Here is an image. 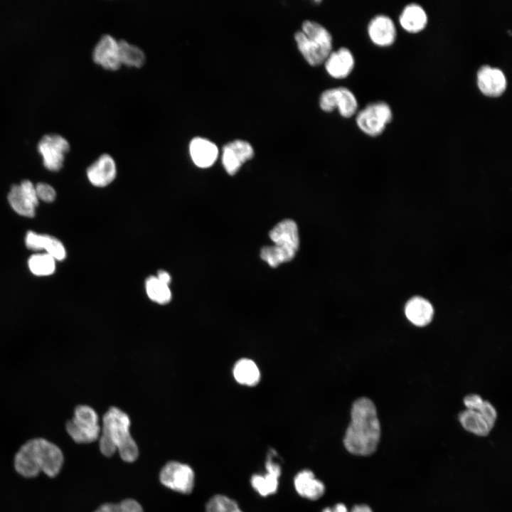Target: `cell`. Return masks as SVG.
Wrapping results in <instances>:
<instances>
[{
	"instance_id": "6da1fadb",
	"label": "cell",
	"mask_w": 512,
	"mask_h": 512,
	"mask_svg": "<svg viewBox=\"0 0 512 512\" xmlns=\"http://www.w3.org/2000/svg\"><path fill=\"white\" fill-rule=\"evenodd\" d=\"M380 434V424L373 402L366 397L355 400L351 410V422L343 438L346 449L357 456L371 455L377 449Z\"/></svg>"
},
{
	"instance_id": "7a4b0ae2",
	"label": "cell",
	"mask_w": 512,
	"mask_h": 512,
	"mask_svg": "<svg viewBox=\"0 0 512 512\" xmlns=\"http://www.w3.org/2000/svg\"><path fill=\"white\" fill-rule=\"evenodd\" d=\"M61 449L43 438H33L24 443L14 457L17 473L26 478L43 472L49 477L57 476L63 464Z\"/></svg>"
},
{
	"instance_id": "3957f363",
	"label": "cell",
	"mask_w": 512,
	"mask_h": 512,
	"mask_svg": "<svg viewBox=\"0 0 512 512\" xmlns=\"http://www.w3.org/2000/svg\"><path fill=\"white\" fill-rule=\"evenodd\" d=\"M130 419L122 410L110 407L104 415L99 437L101 453L107 457L117 452L126 462H134L139 456V448L132 438L129 428Z\"/></svg>"
},
{
	"instance_id": "277c9868",
	"label": "cell",
	"mask_w": 512,
	"mask_h": 512,
	"mask_svg": "<svg viewBox=\"0 0 512 512\" xmlns=\"http://www.w3.org/2000/svg\"><path fill=\"white\" fill-rule=\"evenodd\" d=\"M297 47L306 63L318 66L333 50V38L322 24L312 20H305L302 29L294 34Z\"/></svg>"
},
{
	"instance_id": "5b68a950",
	"label": "cell",
	"mask_w": 512,
	"mask_h": 512,
	"mask_svg": "<svg viewBox=\"0 0 512 512\" xmlns=\"http://www.w3.org/2000/svg\"><path fill=\"white\" fill-rule=\"evenodd\" d=\"M464 403L466 409L458 415L463 428L477 436L488 435L496 420L497 412L495 407L477 394L465 396Z\"/></svg>"
},
{
	"instance_id": "8992f818",
	"label": "cell",
	"mask_w": 512,
	"mask_h": 512,
	"mask_svg": "<svg viewBox=\"0 0 512 512\" xmlns=\"http://www.w3.org/2000/svg\"><path fill=\"white\" fill-rule=\"evenodd\" d=\"M69 436L77 443L89 444L99 439L101 427L95 410L88 405L75 407L73 418L65 425Z\"/></svg>"
},
{
	"instance_id": "52a82bcc",
	"label": "cell",
	"mask_w": 512,
	"mask_h": 512,
	"mask_svg": "<svg viewBox=\"0 0 512 512\" xmlns=\"http://www.w3.org/2000/svg\"><path fill=\"white\" fill-rule=\"evenodd\" d=\"M393 117L390 106L385 102L369 103L357 112L356 122L358 129L368 136L376 137L383 133Z\"/></svg>"
},
{
	"instance_id": "ba28073f",
	"label": "cell",
	"mask_w": 512,
	"mask_h": 512,
	"mask_svg": "<svg viewBox=\"0 0 512 512\" xmlns=\"http://www.w3.org/2000/svg\"><path fill=\"white\" fill-rule=\"evenodd\" d=\"M320 109L325 112L337 110L344 118H350L357 113L358 104L354 93L348 87H336L324 90L319 98Z\"/></svg>"
},
{
	"instance_id": "9c48e42d",
	"label": "cell",
	"mask_w": 512,
	"mask_h": 512,
	"mask_svg": "<svg viewBox=\"0 0 512 512\" xmlns=\"http://www.w3.org/2000/svg\"><path fill=\"white\" fill-rule=\"evenodd\" d=\"M159 480L164 486L173 491L188 494L193 489L195 474L189 465L171 461L161 469Z\"/></svg>"
},
{
	"instance_id": "30bf717a",
	"label": "cell",
	"mask_w": 512,
	"mask_h": 512,
	"mask_svg": "<svg viewBox=\"0 0 512 512\" xmlns=\"http://www.w3.org/2000/svg\"><path fill=\"white\" fill-rule=\"evenodd\" d=\"M68 140L58 134L44 135L38 142V150L45 167L49 171H59L63 164L65 154L69 151Z\"/></svg>"
},
{
	"instance_id": "8fae6325",
	"label": "cell",
	"mask_w": 512,
	"mask_h": 512,
	"mask_svg": "<svg viewBox=\"0 0 512 512\" xmlns=\"http://www.w3.org/2000/svg\"><path fill=\"white\" fill-rule=\"evenodd\" d=\"M35 186L28 180L18 185H14L8 194V201L13 210L18 215L31 218L35 215L38 205Z\"/></svg>"
},
{
	"instance_id": "7c38bea8",
	"label": "cell",
	"mask_w": 512,
	"mask_h": 512,
	"mask_svg": "<svg viewBox=\"0 0 512 512\" xmlns=\"http://www.w3.org/2000/svg\"><path fill=\"white\" fill-rule=\"evenodd\" d=\"M276 454L275 450L270 448L265 459V473L262 474L255 473L250 477L252 487L263 497L275 494L278 489L282 468L280 464L274 460Z\"/></svg>"
},
{
	"instance_id": "4fadbf2b",
	"label": "cell",
	"mask_w": 512,
	"mask_h": 512,
	"mask_svg": "<svg viewBox=\"0 0 512 512\" xmlns=\"http://www.w3.org/2000/svg\"><path fill=\"white\" fill-rule=\"evenodd\" d=\"M476 85L479 91L491 97L501 96L508 85L505 73L499 68L483 65L476 73Z\"/></svg>"
},
{
	"instance_id": "5bb4252c",
	"label": "cell",
	"mask_w": 512,
	"mask_h": 512,
	"mask_svg": "<svg viewBox=\"0 0 512 512\" xmlns=\"http://www.w3.org/2000/svg\"><path fill=\"white\" fill-rule=\"evenodd\" d=\"M253 156L254 149L250 143L243 139H235L223 146L222 164L228 174L234 175Z\"/></svg>"
},
{
	"instance_id": "9a60e30c",
	"label": "cell",
	"mask_w": 512,
	"mask_h": 512,
	"mask_svg": "<svg viewBox=\"0 0 512 512\" xmlns=\"http://www.w3.org/2000/svg\"><path fill=\"white\" fill-rule=\"evenodd\" d=\"M367 33L370 41L380 47L393 45L397 36L394 21L385 14L375 15L370 20L367 26Z\"/></svg>"
},
{
	"instance_id": "2e32d148",
	"label": "cell",
	"mask_w": 512,
	"mask_h": 512,
	"mask_svg": "<svg viewBox=\"0 0 512 512\" xmlns=\"http://www.w3.org/2000/svg\"><path fill=\"white\" fill-rule=\"evenodd\" d=\"M92 58L95 63L109 70H116L121 66L119 45L113 36L103 35L93 50Z\"/></svg>"
},
{
	"instance_id": "e0dca14e",
	"label": "cell",
	"mask_w": 512,
	"mask_h": 512,
	"mask_svg": "<svg viewBox=\"0 0 512 512\" xmlns=\"http://www.w3.org/2000/svg\"><path fill=\"white\" fill-rule=\"evenodd\" d=\"M328 75L334 79H343L353 71L355 58L350 49L341 47L332 50L324 63Z\"/></svg>"
},
{
	"instance_id": "ac0fdd59",
	"label": "cell",
	"mask_w": 512,
	"mask_h": 512,
	"mask_svg": "<svg viewBox=\"0 0 512 512\" xmlns=\"http://www.w3.org/2000/svg\"><path fill=\"white\" fill-rule=\"evenodd\" d=\"M269 236L274 245L293 255L299 245L298 228L296 223L290 219L277 223L270 232Z\"/></svg>"
},
{
	"instance_id": "d6986e66",
	"label": "cell",
	"mask_w": 512,
	"mask_h": 512,
	"mask_svg": "<svg viewBox=\"0 0 512 512\" xmlns=\"http://www.w3.org/2000/svg\"><path fill=\"white\" fill-rule=\"evenodd\" d=\"M117 169L114 160L108 154H102L87 169L89 181L96 187H105L115 178Z\"/></svg>"
},
{
	"instance_id": "ffe728a7",
	"label": "cell",
	"mask_w": 512,
	"mask_h": 512,
	"mask_svg": "<svg viewBox=\"0 0 512 512\" xmlns=\"http://www.w3.org/2000/svg\"><path fill=\"white\" fill-rule=\"evenodd\" d=\"M293 482L297 493L300 496L311 501L321 498L326 491L324 483L317 479L314 471L309 469L298 471L294 477Z\"/></svg>"
},
{
	"instance_id": "44dd1931",
	"label": "cell",
	"mask_w": 512,
	"mask_h": 512,
	"mask_svg": "<svg viewBox=\"0 0 512 512\" xmlns=\"http://www.w3.org/2000/svg\"><path fill=\"white\" fill-rule=\"evenodd\" d=\"M26 247L32 250H45L46 253L55 260H63L66 257V251L63 244L57 238L45 234H38L28 231L25 237Z\"/></svg>"
},
{
	"instance_id": "7402d4cb",
	"label": "cell",
	"mask_w": 512,
	"mask_h": 512,
	"mask_svg": "<svg viewBox=\"0 0 512 512\" xmlns=\"http://www.w3.org/2000/svg\"><path fill=\"white\" fill-rule=\"evenodd\" d=\"M189 152L194 164L202 169L211 166L217 160L219 154L215 143L201 137H194L191 141Z\"/></svg>"
},
{
	"instance_id": "603a6c76",
	"label": "cell",
	"mask_w": 512,
	"mask_h": 512,
	"mask_svg": "<svg viewBox=\"0 0 512 512\" xmlns=\"http://www.w3.org/2000/svg\"><path fill=\"white\" fill-rule=\"evenodd\" d=\"M405 314L412 324L422 327L432 321L434 308L426 299L415 296L407 302L405 306Z\"/></svg>"
},
{
	"instance_id": "cb8c5ba5",
	"label": "cell",
	"mask_w": 512,
	"mask_h": 512,
	"mask_svg": "<svg viewBox=\"0 0 512 512\" xmlns=\"http://www.w3.org/2000/svg\"><path fill=\"white\" fill-rule=\"evenodd\" d=\"M428 22V16L425 9L419 4H407L399 16V23L407 32L419 33L422 31Z\"/></svg>"
},
{
	"instance_id": "d4e9b609",
	"label": "cell",
	"mask_w": 512,
	"mask_h": 512,
	"mask_svg": "<svg viewBox=\"0 0 512 512\" xmlns=\"http://www.w3.org/2000/svg\"><path fill=\"white\" fill-rule=\"evenodd\" d=\"M233 375L238 383L254 386L260 378V370L254 361L248 358L239 360L234 366Z\"/></svg>"
},
{
	"instance_id": "484cf974",
	"label": "cell",
	"mask_w": 512,
	"mask_h": 512,
	"mask_svg": "<svg viewBox=\"0 0 512 512\" xmlns=\"http://www.w3.org/2000/svg\"><path fill=\"white\" fill-rule=\"evenodd\" d=\"M118 45L121 65L134 68H140L144 65L145 54L140 48L125 40L118 41Z\"/></svg>"
},
{
	"instance_id": "4316f807",
	"label": "cell",
	"mask_w": 512,
	"mask_h": 512,
	"mask_svg": "<svg viewBox=\"0 0 512 512\" xmlns=\"http://www.w3.org/2000/svg\"><path fill=\"white\" fill-rule=\"evenodd\" d=\"M145 289L149 298L154 302L166 304L171 300L169 285L161 282L156 276H150L146 279Z\"/></svg>"
},
{
	"instance_id": "83f0119b",
	"label": "cell",
	"mask_w": 512,
	"mask_h": 512,
	"mask_svg": "<svg viewBox=\"0 0 512 512\" xmlns=\"http://www.w3.org/2000/svg\"><path fill=\"white\" fill-rule=\"evenodd\" d=\"M55 260L47 253H37L28 260L30 271L36 276H48L55 270Z\"/></svg>"
},
{
	"instance_id": "f1b7e54d",
	"label": "cell",
	"mask_w": 512,
	"mask_h": 512,
	"mask_svg": "<svg viewBox=\"0 0 512 512\" xmlns=\"http://www.w3.org/2000/svg\"><path fill=\"white\" fill-rule=\"evenodd\" d=\"M206 512H243L233 498L223 494L213 496L206 503Z\"/></svg>"
},
{
	"instance_id": "f546056e",
	"label": "cell",
	"mask_w": 512,
	"mask_h": 512,
	"mask_svg": "<svg viewBox=\"0 0 512 512\" xmlns=\"http://www.w3.org/2000/svg\"><path fill=\"white\" fill-rule=\"evenodd\" d=\"M294 256L274 245L262 247L260 252L261 258L272 267L289 262Z\"/></svg>"
},
{
	"instance_id": "4dcf8cb0",
	"label": "cell",
	"mask_w": 512,
	"mask_h": 512,
	"mask_svg": "<svg viewBox=\"0 0 512 512\" xmlns=\"http://www.w3.org/2000/svg\"><path fill=\"white\" fill-rule=\"evenodd\" d=\"M94 512H144L142 506L136 500L127 498L119 503H106Z\"/></svg>"
},
{
	"instance_id": "1f68e13d",
	"label": "cell",
	"mask_w": 512,
	"mask_h": 512,
	"mask_svg": "<svg viewBox=\"0 0 512 512\" xmlns=\"http://www.w3.org/2000/svg\"><path fill=\"white\" fill-rule=\"evenodd\" d=\"M35 188L38 200L47 203H50L55 200L56 193L50 185L46 183H38L35 186Z\"/></svg>"
},
{
	"instance_id": "d6a6232c",
	"label": "cell",
	"mask_w": 512,
	"mask_h": 512,
	"mask_svg": "<svg viewBox=\"0 0 512 512\" xmlns=\"http://www.w3.org/2000/svg\"><path fill=\"white\" fill-rule=\"evenodd\" d=\"M321 512H348V511L343 503H337L333 506L324 508Z\"/></svg>"
},
{
	"instance_id": "836d02e7",
	"label": "cell",
	"mask_w": 512,
	"mask_h": 512,
	"mask_svg": "<svg viewBox=\"0 0 512 512\" xmlns=\"http://www.w3.org/2000/svg\"><path fill=\"white\" fill-rule=\"evenodd\" d=\"M161 282L169 285L171 281V277L165 270H159L156 276Z\"/></svg>"
},
{
	"instance_id": "e575fe53",
	"label": "cell",
	"mask_w": 512,
	"mask_h": 512,
	"mask_svg": "<svg viewBox=\"0 0 512 512\" xmlns=\"http://www.w3.org/2000/svg\"><path fill=\"white\" fill-rule=\"evenodd\" d=\"M348 512H373L371 508L365 503L354 505Z\"/></svg>"
}]
</instances>
